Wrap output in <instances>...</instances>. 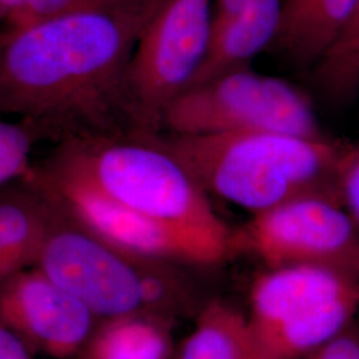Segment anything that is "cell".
Listing matches in <instances>:
<instances>
[{
    "label": "cell",
    "mask_w": 359,
    "mask_h": 359,
    "mask_svg": "<svg viewBox=\"0 0 359 359\" xmlns=\"http://www.w3.org/2000/svg\"><path fill=\"white\" fill-rule=\"evenodd\" d=\"M0 359H34L26 344L0 322Z\"/></svg>",
    "instance_id": "44dd1931"
},
{
    "label": "cell",
    "mask_w": 359,
    "mask_h": 359,
    "mask_svg": "<svg viewBox=\"0 0 359 359\" xmlns=\"http://www.w3.org/2000/svg\"><path fill=\"white\" fill-rule=\"evenodd\" d=\"M160 127L175 135L270 132L326 137L308 95L249 67L184 90L169 104Z\"/></svg>",
    "instance_id": "5b68a950"
},
{
    "label": "cell",
    "mask_w": 359,
    "mask_h": 359,
    "mask_svg": "<svg viewBox=\"0 0 359 359\" xmlns=\"http://www.w3.org/2000/svg\"><path fill=\"white\" fill-rule=\"evenodd\" d=\"M358 0H281L269 48L287 65L311 71L341 36Z\"/></svg>",
    "instance_id": "7c38bea8"
},
{
    "label": "cell",
    "mask_w": 359,
    "mask_h": 359,
    "mask_svg": "<svg viewBox=\"0 0 359 359\" xmlns=\"http://www.w3.org/2000/svg\"><path fill=\"white\" fill-rule=\"evenodd\" d=\"M173 359H266L240 311L213 301L201 309Z\"/></svg>",
    "instance_id": "9a60e30c"
},
{
    "label": "cell",
    "mask_w": 359,
    "mask_h": 359,
    "mask_svg": "<svg viewBox=\"0 0 359 359\" xmlns=\"http://www.w3.org/2000/svg\"><path fill=\"white\" fill-rule=\"evenodd\" d=\"M40 135L41 132L27 120H0V189L28 175L31 151Z\"/></svg>",
    "instance_id": "e0dca14e"
},
{
    "label": "cell",
    "mask_w": 359,
    "mask_h": 359,
    "mask_svg": "<svg viewBox=\"0 0 359 359\" xmlns=\"http://www.w3.org/2000/svg\"><path fill=\"white\" fill-rule=\"evenodd\" d=\"M23 184L0 189V256L8 274L35 266L53 215L51 204Z\"/></svg>",
    "instance_id": "4fadbf2b"
},
{
    "label": "cell",
    "mask_w": 359,
    "mask_h": 359,
    "mask_svg": "<svg viewBox=\"0 0 359 359\" xmlns=\"http://www.w3.org/2000/svg\"><path fill=\"white\" fill-rule=\"evenodd\" d=\"M208 193L253 215L306 194L337 196L344 145L270 132L175 135L158 139Z\"/></svg>",
    "instance_id": "7a4b0ae2"
},
{
    "label": "cell",
    "mask_w": 359,
    "mask_h": 359,
    "mask_svg": "<svg viewBox=\"0 0 359 359\" xmlns=\"http://www.w3.org/2000/svg\"><path fill=\"white\" fill-rule=\"evenodd\" d=\"M23 0H0V19L6 20L10 18L20 6Z\"/></svg>",
    "instance_id": "7402d4cb"
},
{
    "label": "cell",
    "mask_w": 359,
    "mask_h": 359,
    "mask_svg": "<svg viewBox=\"0 0 359 359\" xmlns=\"http://www.w3.org/2000/svg\"><path fill=\"white\" fill-rule=\"evenodd\" d=\"M0 322L26 346L53 359L77 358L99 320L36 266L0 283Z\"/></svg>",
    "instance_id": "30bf717a"
},
{
    "label": "cell",
    "mask_w": 359,
    "mask_h": 359,
    "mask_svg": "<svg viewBox=\"0 0 359 359\" xmlns=\"http://www.w3.org/2000/svg\"><path fill=\"white\" fill-rule=\"evenodd\" d=\"M23 181L65 216L127 253L175 265L221 264L205 246L118 204L55 157L31 167Z\"/></svg>",
    "instance_id": "9c48e42d"
},
{
    "label": "cell",
    "mask_w": 359,
    "mask_h": 359,
    "mask_svg": "<svg viewBox=\"0 0 359 359\" xmlns=\"http://www.w3.org/2000/svg\"><path fill=\"white\" fill-rule=\"evenodd\" d=\"M52 208L35 266L99 321L139 314L175 321L189 309L191 295L175 264L127 253Z\"/></svg>",
    "instance_id": "277c9868"
},
{
    "label": "cell",
    "mask_w": 359,
    "mask_h": 359,
    "mask_svg": "<svg viewBox=\"0 0 359 359\" xmlns=\"http://www.w3.org/2000/svg\"><path fill=\"white\" fill-rule=\"evenodd\" d=\"M236 245L268 269L311 265L359 280V225L337 196L306 194L256 213Z\"/></svg>",
    "instance_id": "ba28073f"
},
{
    "label": "cell",
    "mask_w": 359,
    "mask_h": 359,
    "mask_svg": "<svg viewBox=\"0 0 359 359\" xmlns=\"http://www.w3.org/2000/svg\"><path fill=\"white\" fill-rule=\"evenodd\" d=\"M301 359H359V333L346 327Z\"/></svg>",
    "instance_id": "ffe728a7"
},
{
    "label": "cell",
    "mask_w": 359,
    "mask_h": 359,
    "mask_svg": "<svg viewBox=\"0 0 359 359\" xmlns=\"http://www.w3.org/2000/svg\"><path fill=\"white\" fill-rule=\"evenodd\" d=\"M173 321L126 316L97 323L77 359H173Z\"/></svg>",
    "instance_id": "5bb4252c"
},
{
    "label": "cell",
    "mask_w": 359,
    "mask_h": 359,
    "mask_svg": "<svg viewBox=\"0 0 359 359\" xmlns=\"http://www.w3.org/2000/svg\"><path fill=\"white\" fill-rule=\"evenodd\" d=\"M313 83L334 103L348 102L359 90V0L341 36L311 71Z\"/></svg>",
    "instance_id": "2e32d148"
},
{
    "label": "cell",
    "mask_w": 359,
    "mask_h": 359,
    "mask_svg": "<svg viewBox=\"0 0 359 359\" xmlns=\"http://www.w3.org/2000/svg\"><path fill=\"white\" fill-rule=\"evenodd\" d=\"M118 0H23L22 6L7 18L6 27H23L50 18L99 8Z\"/></svg>",
    "instance_id": "ac0fdd59"
},
{
    "label": "cell",
    "mask_w": 359,
    "mask_h": 359,
    "mask_svg": "<svg viewBox=\"0 0 359 359\" xmlns=\"http://www.w3.org/2000/svg\"><path fill=\"white\" fill-rule=\"evenodd\" d=\"M280 15L281 0H215L205 57L188 88L248 68L271 46Z\"/></svg>",
    "instance_id": "8fae6325"
},
{
    "label": "cell",
    "mask_w": 359,
    "mask_h": 359,
    "mask_svg": "<svg viewBox=\"0 0 359 359\" xmlns=\"http://www.w3.org/2000/svg\"><path fill=\"white\" fill-rule=\"evenodd\" d=\"M335 187L339 201L359 225V142L344 145Z\"/></svg>",
    "instance_id": "d6986e66"
},
{
    "label": "cell",
    "mask_w": 359,
    "mask_h": 359,
    "mask_svg": "<svg viewBox=\"0 0 359 359\" xmlns=\"http://www.w3.org/2000/svg\"><path fill=\"white\" fill-rule=\"evenodd\" d=\"M359 306V280L337 270L293 265L252 285L246 321L257 342L306 346L333 333Z\"/></svg>",
    "instance_id": "52a82bcc"
},
{
    "label": "cell",
    "mask_w": 359,
    "mask_h": 359,
    "mask_svg": "<svg viewBox=\"0 0 359 359\" xmlns=\"http://www.w3.org/2000/svg\"><path fill=\"white\" fill-rule=\"evenodd\" d=\"M158 0H118L0 34V115L22 116L41 133L104 135L128 115L124 79L135 44Z\"/></svg>",
    "instance_id": "6da1fadb"
},
{
    "label": "cell",
    "mask_w": 359,
    "mask_h": 359,
    "mask_svg": "<svg viewBox=\"0 0 359 359\" xmlns=\"http://www.w3.org/2000/svg\"><path fill=\"white\" fill-rule=\"evenodd\" d=\"M212 0H158L142 27L124 79L128 115L144 133L161 124L165 109L189 87L203 65Z\"/></svg>",
    "instance_id": "8992f818"
},
{
    "label": "cell",
    "mask_w": 359,
    "mask_h": 359,
    "mask_svg": "<svg viewBox=\"0 0 359 359\" xmlns=\"http://www.w3.org/2000/svg\"><path fill=\"white\" fill-rule=\"evenodd\" d=\"M10 274H8V271H7V268H6V265H4V262H3V258L0 256V283L6 278V277H8Z\"/></svg>",
    "instance_id": "603a6c76"
},
{
    "label": "cell",
    "mask_w": 359,
    "mask_h": 359,
    "mask_svg": "<svg viewBox=\"0 0 359 359\" xmlns=\"http://www.w3.org/2000/svg\"><path fill=\"white\" fill-rule=\"evenodd\" d=\"M53 157L118 204L205 246L219 262L237 249L205 191L158 139L72 137Z\"/></svg>",
    "instance_id": "3957f363"
}]
</instances>
